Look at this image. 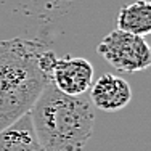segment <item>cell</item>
Masks as SVG:
<instances>
[{
  "label": "cell",
  "instance_id": "7",
  "mask_svg": "<svg viewBox=\"0 0 151 151\" xmlns=\"http://www.w3.org/2000/svg\"><path fill=\"white\" fill-rule=\"evenodd\" d=\"M117 29L134 35L150 34L151 31V3L148 0H137L122 6L117 15Z\"/></svg>",
  "mask_w": 151,
  "mask_h": 151
},
{
  "label": "cell",
  "instance_id": "4",
  "mask_svg": "<svg viewBox=\"0 0 151 151\" xmlns=\"http://www.w3.org/2000/svg\"><path fill=\"white\" fill-rule=\"evenodd\" d=\"M52 84L69 96H82L93 84V66L81 56L56 58L52 69Z\"/></svg>",
  "mask_w": 151,
  "mask_h": 151
},
{
  "label": "cell",
  "instance_id": "6",
  "mask_svg": "<svg viewBox=\"0 0 151 151\" xmlns=\"http://www.w3.org/2000/svg\"><path fill=\"white\" fill-rule=\"evenodd\" d=\"M0 151H45L32 129L29 114L0 130Z\"/></svg>",
  "mask_w": 151,
  "mask_h": 151
},
{
  "label": "cell",
  "instance_id": "5",
  "mask_svg": "<svg viewBox=\"0 0 151 151\" xmlns=\"http://www.w3.org/2000/svg\"><path fill=\"white\" fill-rule=\"evenodd\" d=\"M90 98L98 109L116 113L125 108L132 100V88L125 79L114 74H103L92 85Z\"/></svg>",
  "mask_w": 151,
  "mask_h": 151
},
{
  "label": "cell",
  "instance_id": "1",
  "mask_svg": "<svg viewBox=\"0 0 151 151\" xmlns=\"http://www.w3.org/2000/svg\"><path fill=\"white\" fill-rule=\"evenodd\" d=\"M56 58L40 42H0V130L29 114L45 85L52 82Z\"/></svg>",
  "mask_w": 151,
  "mask_h": 151
},
{
  "label": "cell",
  "instance_id": "3",
  "mask_svg": "<svg viewBox=\"0 0 151 151\" xmlns=\"http://www.w3.org/2000/svg\"><path fill=\"white\" fill-rule=\"evenodd\" d=\"M96 52L114 69L127 74L145 71L151 64V50L148 42L140 35L119 29L111 31L98 44Z\"/></svg>",
  "mask_w": 151,
  "mask_h": 151
},
{
  "label": "cell",
  "instance_id": "2",
  "mask_svg": "<svg viewBox=\"0 0 151 151\" xmlns=\"http://www.w3.org/2000/svg\"><path fill=\"white\" fill-rule=\"evenodd\" d=\"M29 117L45 151H82L95 127L92 103L82 96L64 95L52 82L35 100Z\"/></svg>",
  "mask_w": 151,
  "mask_h": 151
}]
</instances>
